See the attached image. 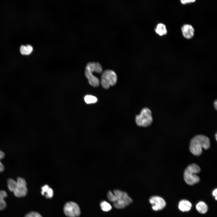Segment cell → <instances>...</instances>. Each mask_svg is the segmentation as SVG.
Instances as JSON below:
<instances>
[{
    "label": "cell",
    "mask_w": 217,
    "mask_h": 217,
    "mask_svg": "<svg viewBox=\"0 0 217 217\" xmlns=\"http://www.w3.org/2000/svg\"><path fill=\"white\" fill-rule=\"evenodd\" d=\"M191 203L187 200H183L179 202L178 208L182 212L188 211L191 209Z\"/></svg>",
    "instance_id": "8fae6325"
},
{
    "label": "cell",
    "mask_w": 217,
    "mask_h": 217,
    "mask_svg": "<svg viewBox=\"0 0 217 217\" xmlns=\"http://www.w3.org/2000/svg\"><path fill=\"white\" fill-rule=\"evenodd\" d=\"M210 146L209 138L203 134L195 136L191 140L189 146L190 152L194 155L199 156L202 153V148L208 149Z\"/></svg>",
    "instance_id": "7a4b0ae2"
},
{
    "label": "cell",
    "mask_w": 217,
    "mask_h": 217,
    "mask_svg": "<svg viewBox=\"0 0 217 217\" xmlns=\"http://www.w3.org/2000/svg\"><path fill=\"white\" fill-rule=\"evenodd\" d=\"M7 184L9 190L16 197H21L26 195L27 190L26 182L24 178L18 177L16 181L9 178L8 180Z\"/></svg>",
    "instance_id": "3957f363"
},
{
    "label": "cell",
    "mask_w": 217,
    "mask_h": 217,
    "mask_svg": "<svg viewBox=\"0 0 217 217\" xmlns=\"http://www.w3.org/2000/svg\"><path fill=\"white\" fill-rule=\"evenodd\" d=\"M215 138H216V140H217V134H215Z\"/></svg>",
    "instance_id": "cb8c5ba5"
},
{
    "label": "cell",
    "mask_w": 217,
    "mask_h": 217,
    "mask_svg": "<svg viewBox=\"0 0 217 217\" xmlns=\"http://www.w3.org/2000/svg\"><path fill=\"white\" fill-rule=\"evenodd\" d=\"M196 207L197 211L201 214L206 213L208 209L207 205L205 203L202 201L196 204Z\"/></svg>",
    "instance_id": "5bb4252c"
},
{
    "label": "cell",
    "mask_w": 217,
    "mask_h": 217,
    "mask_svg": "<svg viewBox=\"0 0 217 217\" xmlns=\"http://www.w3.org/2000/svg\"><path fill=\"white\" fill-rule=\"evenodd\" d=\"M181 30L183 36L186 39H191L194 35V29L190 24L183 25L181 27Z\"/></svg>",
    "instance_id": "30bf717a"
},
{
    "label": "cell",
    "mask_w": 217,
    "mask_h": 217,
    "mask_svg": "<svg viewBox=\"0 0 217 217\" xmlns=\"http://www.w3.org/2000/svg\"><path fill=\"white\" fill-rule=\"evenodd\" d=\"M41 193L43 195H45L46 197L47 198H51L53 195V190L49 186L45 185L42 187Z\"/></svg>",
    "instance_id": "7c38bea8"
},
{
    "label": "cell",
    "mask_w": 217,
    "mask_h": 217,
    "mask_svg": "<svg viewBox=\"0 0 217 217\" xmlns=\"http://www.w3.org/2000/svg\"><path fill=\"white\" fill-rule=\"evenodd\" d=\"M135 121L140 127H146L150 125L153 121L151 111L147 108H143L140 114L136 116Z\"/></svg>",
    "instance_id": "8992f818"
},
{
    "label": "cell",
    "mask_w": 217,
    "mask_h": 217,
    "mask_svg": "<svg viewBox=\"0 0 217 217\" xmlns=\"http://www.w3.org/2000/svg\"><path fill=\"white\" fill-rule=\"evenodd\" d=\"M65 214L68 217H78L80 214V207L75 203L73 202H67L64 207Z\"/></svg>",
    "instance_id": "ba28073f"
},
{
    "label": "cell",
    "mask_w": 217,
    "mask_h": 217,
    "mask_svg": "<svg viewBox=\"0 0 217 217\" xmlns=\"http://www.w3.org/2000/svg\"><path fill=\"white\" fill-rule=\"evenodd\" d=\"M33 49V47L30 45H22L20 47V52L23 55H28L32 53Z\"/></svg>",
    "instance_id": "9a60e30c"
},
{
    "label": "cell",
    "mask_w": 217,
    "mask_h": 217,
    "mask_svg": "<svg viewBox=\"0 0 217 217\" xmlns=\"http://www.w3.org/2000/svg\"><path fill=\"white\" fill-rule=\"evenodd\" d=\"M7 196L6 192L3 190H0V210L4 209L6 206V204L4 198Z\"/></svg>",
    "instance_id": "2e32d148"
},
{
    "label": "cell",
    "mask_w": 217,
    "mask_h": 217,
    "mask_svg": "<svg viewBox=\"0 0 217 217\" xmlns=\"http://www.w3.org/2000/svg\"><path fill=\"white\" fill-rule=\"evenodd\" d=\"M107 197L108 200L113 203L114 206L119 209H123L132 203V199L125 192L115 190L112 192H108Z\"/></svg>",
    "instance_id": "6da1fadb"
},
{
    "label": "cell",
    "mask_w": 217,
    "mask_h": 217,
    "mask_svg": "<svg viewBox=\"0 0 217 217\" xmlns=\"http://www.w3.org/2000/svg\"><path fill=\"white\" fill-rule=\"evenodd\" d=\"M217 188H216L213 190L212 193V195L215 197V199L216 200H217Z\"/></svg>",
    "instance_id": "7402d4cb"
},
{
    "label": "cell",
    "mask_w": 217,
    "mask_h": 217,
    "mask_svg": "<svg viewBox=\"0 0 217 217\" xmlns=\"http://www.w3.org/2000/svg\"><path fill=\"white\" fill-rule=\"evenodd\" d=\"M24 217H42V215L39 213L34 212L32 211L30 212L27 214Z\"/></svg>",
    "instance_id": "d6986e66"
},
{
    "label": "cell",
    "mask_w": 217,
    "mask_h": 217,
    "mask_svg": "<svg viewBox=\"0 0 217 217\" xmlns=\"http://www.w3.org/2000/svg\"><path fill=\"white\" fill-rule=\"evenodd\" d=\"M117 80V75L113 70H106L102 72L101 83L103 87L105 89H108L110 86L115 85Z\"/></svg>",
    "instance_id": "52a82bcc"
},
{
    "label": "cell",
    "mask_w": 217,
    "mask_h": 217,
    "mask_svg": "<svg viewBox=\"0 0 217 217\" xmlns=\"http://www.w3.org/2000/svg\"><path fill=\"white\" fill-rule=\"evenodd\" d=\"M84 100L86 103L88 104L95 103L97 101V99L96 97L90 95L86 96Z\"/></svg>",
    "instance_id": "e0dca14e"
},
{
    "label": "cell",
    "mask_w": 217,
    "mask_h": 217,
    "mask_svg": "<svg viewBox=\"0 0 217 217\" xmlns=\"http://www.w3.org/2000/svg\"><path fill=\"white\" fill-rule=\"evenodd\" d=\"M217 100H215L213 102V105L215 108L216 110H217Z\"/></svg>",
    "instance_id": "603a6c76"
},
{
    "label": "cell",
    "mask_w": 217,
    "mask_h": 217,
    "mask_svg": "<svg viewBox=\"0 0 217 217\" xmlns=\"http://www.w3.org/2000/svg\"><path fill=\"white\" fill-rule=\"evenodd\" d=\"M155 31L157 34L160 36L165 35L167 33L165 25L162 23H159L157 25Z\"/></svg>",
    "instance_id": "4fadbf2b"
},
{
    "label": "cell",
    "mask_w": 217,
    "mask_h": 217,
    "mask_svg": "<svg viewBox=\"0 0 217 217\" xmlns=\"http://www.w3.org/2000/svg\"><path fill=\"white\" fill-rule=\"evenodd\" d=\"M101 209L104 211L108 212L111 210L112 207L111 205L107 202L103 201L100 204Z\"/></svg>",
    "instance_id": "ac0fdd59"
},
{
    "label": "cell",
    "mask_w": 217,
    "mask_h": 217,
    "mask_svg": "<svg viewBox=\"0 0 217 217\" xmlns=\"http://www.w3.org/2000/svg\"><path fill=\"white\" fill-rule=\"evenodd\" d=\"M5 155L4 152L0 150V173L2 172L4 169V166L1 162L0 160L4 157Z\"/></svg>",
    "instance_id": "ffe728a7"
},
{
    "label": "cell",
    "mask_w": 217,
    "mask_h": 217,
    "mask_svg": "<svg viewBox=\"0 0 217 217\" xmlns=\"http://www.w3.org/2000/svg\"><path fill=\"white\" fill-rule=\"evenodd\" d=\"M200 170V167L196 164L188 165L184 173V178L185 182L191 185L198 183L200 181V178L197 174L199 173Z\"/></svg>",
    "instance_id": "5b68a950"
},
{
    "label": "cell",
    "mask_w": 217,
    "mask_h": 217,
    "mask_svg": "<svg viewBox=\"0 0 217 217\" xmlns=\"http://www.w3.org/2000/svg\"><path fill=\"white\" fill-rule=\"evenodd\" d=\"M149 203L152 205V209L158 211L163 209L166 205V202L162 197L157 196H151L149 200Z\"/></svg>",
    "instance_id": "9c48e42d"
},
{
    "label": "cell",
    "mask_w": 217,
    "mask_h": 217,
    "mask_svg": "<svg viewBox=\"0 0 217 217\" xmlns=\"http://www.w3.org/2000/svg\"><path fill=\"white\" fill-rule=\"evenodd\" d=\"M181 3L183 5L194 2L196 0H180Z\"/></svg>",
    "instance_id": "44dd1931"
},
{
    "label": "cell",
    "mask_w": 217,
    "mask_h": 217,
    "mask_svg": "<svg viewBox=\"0 0 217 217\" xmlns=\"http://www.w3.org/2000/svg\"><path fill=\"white\" fill-rule=\"evenodd\" d=\"M102 71V67L99 63L90 62L87 64L85 68V74L90 85L95 87L99 85V80L93 75V73L96 72L101 73Z\"/></svg>",
    "instance_id": "277c9868"
}]
</instances>
